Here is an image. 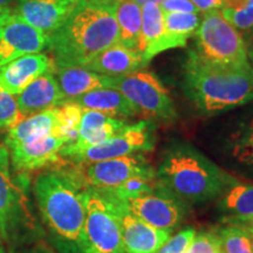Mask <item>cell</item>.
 <instances>
[{
	"mask_svg": "<svg viewBox=\"0 0 253 253\" xmlns=\"http://www.w3.org/2000/svg\"><path fill=\"white\" fill-rule=\"evenodd\" d=\"M55 62L43 53L20 56L0 67V86L12 95L21 93L41 75L54 73Z\"/></svg>",
	"mask_w": 253,
	"mask_h": 253,
	"instance_id": "18",
	"label": "cell"
},
{
	"mask_svg": "<svg viewBox=\"0 0 253 253\" xmlns=\"http://www.w3.org/2000/svg\"><path fill=\"white\" fill-rule=\"evenodd\" d=\"M119 40L114 0H82L49 36L55 66H82Z\"/></svg>",
	"mask_w": 253,
	"mask_h": 253,
	"instance_id": "2",
	"label": "cell"
},
{
	"mask_svg": "<svg viewBox=\"0 0 253 253\" xmlns=\"http://www.w3.org/2000/svg\"><path fill=\"white\" fill-rule=\"evenodd\" d=\"M109 88L119 90L140 115L147 119L173 121L177 113L175 103L160 78L147 69L109 79Z\"/></svg>",
	"mask_w": 253,
	"mask_h": 253,
	"instance_id": "8",
	"label": "cell"
},
{
	"mask_svg": "<svg viewBox=\"0 0 253 253\" xmlns=\"http://www.w3.org/2000/svg\"><path fill=\"white\" fill-rule=\"evenodd\" d=\"M218 253H224V252H223V251H221V249H220V250H219V252H218Z\"/></svg>",
	"mask_w": 253,
	"mask_h": 253,
	"instance_id": "45",
	"label": "cell"
},
{
	"mask_svg": "<svg viewBox=\"0 0 253 253\" xmlns=\"http://www.w3.org/2000/svg\"><path fill=\"white\" fill-rule=\"evenodd\" d=\"M245 40V46H246V53H248V59L250 65L253 68V30L249 33L243 34Z\"/></svg>",
	"mask_w": 253,
	"mask_h": 253,
	"instance_id": "38",
	"label": "cell"
},
{
	"mask_svg": "<svg viewBox=\"0 0 253 253\" xmlns=\"http://www.w3.org/2000/svg\"><path fill=\"white\" fill-rule=\"evenodd\" d=\"M114 9L119 27L118 42L141 52L142 7L131 0H114Z\"/></svg>",
	"mask_w": 253,
	"mask_h": 253,
	"instance_id": "25",
	"label": "cell"
},
{
	"mask_svg": "<svg viewBox=\"0 0 253 253\" xmlns=\"http://www.w3.org/2000/svg\"><path fill=\"white\" fill-rule=\"evenodd\" d=\"M14 97L19 109L26 118L59 106L65 101L53 73L43 74L32 81Z\"/></svg>",
	"mask_w": 253,
	"mask_h": 253,
	"instance_id": "20",
	"label": "cell"
},
{
	"mask_svg": "<svg viewBox=\"0 0 253 253\" xmlns=\"http://www.w3.org/2000/svg\"><path fill=\"white\" fill-rule=\"evenodd\" d=\"M121 202L134 216L140 218L141 220L156 229L168 231H172L182 223L186 216L188 207L162 188L157 181L153 191L135 198L123 199Z\"/></svg>",
	"mask_w": 253,
	"mask_h": 253,
	"instance_id": "12",
	"label": "cell"
},
{
	"mask_svg": "<svg viewBox=\"0 0 253 253\" xmlns=\"http://www.w3.org/2000/svg\"><path fill=\"white\" fill-rule=\"evenodd\" d=\"M82 110L84 109L79 104L72 101H63L61 104L56 106L59 118V128L56 134L65 141V145L74 143L78 140Z\"/></svg>",
	"mask_w": 253,
	"mask_h": 253,
	"instance_id": "28",
	"label": "cell"
},
{
	"mask_svg": "<svg viewBox=\"0 0 253 253\" xmlns=\"http://www.w3.org/2000/svg\"><path fill=\"white\" fill-rule=\"evenodd\" d=\"M11 1V0H0V6H4L7 5V2Z\"/></svg>",
	"mask_w": 253,
	"mask_h": 253,
	"instance_id": "43",
	"label": "cell"
},
{
	"mask_svg": "<svg viewBox=\"0 0 253 253\" xmlns=\"http://www.w3.org/2000/svg\"><path fill=\"white\" fill-rule=\"evenodd\" d=\"M230 120L220 132V168L242 182L253 183V102Z\"/></svg>",
	"mask_w": 253,
	"mask_h": 253,
	"instance_id": "9",
	"label": "cell"
},
{
	"mask_svg": "<svg viewBox=\"0 0 253 253\" xmlns=\"http://www.w3.org/2000/svg\"><path fill=\"white\" fill-rule=\"evenodd\" d=\"M221 249L218 232L203 231L195 235L185 253H218Z\"/></svg>",
	"mask_w": 253,
	"mask_h": 253,
	"instance_id": "33",
	"label": "cell"
},
{
	"mask_svg": "<svg viewBox=\"0 0 253 253\" xmlns=\"http://www.w3.org/2000/svg\"><path fill=\"white\" fill-rule=\"evenodd\" d=\"M156 181L183 203L202 204L219 199L237 181L212 160L188 143L173 144L163 154Z\"/></svg>",
	"mask_w": 253,
	"mask_h": 253,
	"instance_id": "4",
	"label": "cell"
},
{
	"mask_svg": "<svg viewBox=\"0 0 253 253\" xmlns=\"http://www.w3.org/2000/svg\"><path fill=\"white\" fill-rule=\"evenodd\" d=\"M224 253H252V237L242 227L227 224L218 231Z\"/></svg>",
	"mask_w": 253,
	"mask_h": 253,
	"instance_id": "30",
	"label": "cell"
},
{
	"mask_svg": "<svg viewBox=\"0 0 253 253\" xmlns=\"http://www.w3.org/2000/svg\"><path fill=\"white\" fill-rule=\"evenodd\" d=\"M163 12L173 13H201L190 0H163L160 4Z\"/></svg>",
	"mask_w": 253,
	"mask_h": 253,
	"instance_id": "35",
	"label": "cell"
},
{
	"mask_svg": "<svg viewBox=\"0 0 253 253\" xmlns=\"http://www.w3.org/2000/svg\"><path fill=\"white\" fill-rule=\"evenodd\" d=\"M49 37L12 12L0 30V67L48 48Z\"/></svg>",
	"mask_w": 253,
	"mask_h": 253,
	"instance_id": "13",
	"label": "cell"
},
{
	"mask_svg": "<svg viewBox=\"0 0 253 253\" xmlns=\"http://www.w3.org/2000/svg\"><path fill=\"white\" fill-rule=\"evenodd\" d=\"M190 1L196 6V8L202 14L214 11V9H220L223 6V0H190Z\"/></svg>",
	"mask_w": 253,
	"mask_h": 253,
	"instance_id": "36",
	"label": "cell"
},
{
	"mask_svg": "<svg viewBox=\"0 0 253 253\" xmlns=\"http://www.w3.org/2000/svg\"><path fill=\"white\" fill-rule=\"evenodd\" d=\"M12 253H52L48 249L43 248V246H36V248H31L28 250H20V251H15Z\"/></svg>",
	"mask_w": 253,
	"mask_h": 253,
	"instance_id": "40",
	"label": "cell"
},
{
	"mask_svg": "<svg viewBox=\"0 0 253 253\" xmlns=\"http://www.w3.org/2000/svg\"><path fill=\"white\" fill-rule=\"evenodd\" d=\"M80 169L84 184L99 190H114L132 177L156 178V170L141 153L84 164Z\"/></svg>",
	"mask_w": 253,
	"mask_h": 253,
	"instance_id": "11",
	"label": "cell"
},
{
	"mask_svg": "<svg viewBox=\"0 0 253 253\" xmlns=\"http://www.w3.org/2000/svg\"><path fill=\"white\" fill-rule=\"evenodd\" d=\"M12 13V8L8 7L7 5L0 6V30H1L2 25L5 24V21L7 20V18Z\"/></svg>",
	"mask_w": 253,
	"mask_h": 253,
	"instance_id": "39",
	"label": "cell"
},
{
	"mask_svg": "<svg viewBox=\"0 0 253 253\" xmlns=\"http://www.w3.org/2000/svg\"><path fill=\"white\" fill-rule=\"evenodd\" d=\"M226 224H231V225H237L242 227V229H244L246 232H248L249 235L253 238V216L226 220Z\"/></svg>",
	"mask_w": 253,
	"mask_h": 253,
	"instance_id": "37",
	"label": "cell"
},
{
	"mask_svg": "<svg viewBox=\"0 0 253 253\" xmlns=\"http://www.w3.org/2000/svg\"><path fill=\"white\" fill-rule=\"evenodd\" d=\"M40 172L34 197L50 239L59 253L84 252V181L80 167L59 164Z\"/></svg>",
	"mask_w": 253,
	"mask_h": 253,
	"instance_id": "1",
	"label": "cell"
},
{
	"mask_svg": "<svg viewBox=\"0 0 253 253\" xmlns=\"http://www.w3.org/2000/svg\"><path fill=\"white\" fill-rule=\"evenodd\" d=\"M252 253H253V238H252Z\"/></svg>",
	"mask_w": 253,
	"mask_h": 253,
	"instance_id": "44",
	"label": "cell"
},
{
	"mask_svg": "<svg viewBox=\"0 0 253 253\" xmlns=\"http://www.w3.org/2000/svg\"><path fill=\"white\" fill-rule=\"evenodd\" d=\"M195 235L196 231L191 227L179 231L177 235L169 237V239L155 253H185Z\"/></svg>",
	"mask_w": 253,
	"mask_h": 253,
	"instance_id": "34",
	"label": "cell"
},
{
	"mask_svg": "<svg viewBox=\"0 0 253 253\" xmlns=\"http://www.w3.org/2000/svg\"><path fill=\"white\" fill-rule=\"evenodd\" d=\"M58 128L59 118L56 107L27 116L17 126L8 129L7 135L5 137L6 148L38 140V138L45 137L47 135L56 134Z\"/></svg>",
	"mask_w": 253,
	"mask_h": 253,
	"instance_id": "23",
	"label": "cell"
},
{
	"mask_svg": "<svg viewBox=\"0 0 253 253\" xmlns=\"http://www.w3.org/2000/svg\"><path fill=\"white\" fill-rule=\"evenodd\" d=\"M26 116L19 109L14 95L0 86V129H9L17 126Z\"/></svg>",
	"mask_w": 253,
	"mask_h": 253,
	"instance_id": "32",
	"label": "cell"
},
{
	"mask_svg": "<svg viewBox=\"0 0 253 253\" xmlns=\"http://www.w3.org/2000/svg\"><path fill=\"white\" fill-rule=\"evenodd\" d=\"M143 54L116 42L84 66L91 72L108 78H119L145 68Z\"/></svg>",
	"mask_w": 253,
	"mask_h": 253,
	"instance_id": "19",
	"label": "cell"
},
{
	"mask_svg": "<svg viewBox=\"0 0 253 253\" xmlns=\"http://www.w3.org/2000/svg\"><path fill=\"white\" fill-rule=\"evenodd\" d=\"M82 0H17L12 12L33 27L50 36Z\"/></svg>",
	"mask_w": 253,
	"mask_h": 253,
	"instance_id": "16",
	"label": "cell"
},
{
	"mask_svg": "<svg viewBox=\"0 0 253 253\" xmlns=\"http://www.w3.org/2000/svg\"><path fill=\"white\" fill-rule=\"evenodd\" d=\"M0 253H6L4 248V240H2L1 236H0Z\"/></svg>",
	"mask_w": 253,
	"mask_h": 253,
	"instance_id": "42",
	"label": "cell"
},
{
	"mask_svg": "<svg viewBox=\"0 0 253 253\" xmlns=\"http://www.w3.org/2000/svg\"><path fill=\"white\" fill-rule=\"evenodd\" d=\"M104 194L112 199L115 207L126 253H155L169 239L171 231L160 230L149 225L134 216L121 201L107 192Z\"/></svg>",
	"mask_w": 253,
	"mask_h": 253,
	"instance_id": "14",
	"label": "cell"
},
{
	"mask_svg": "<svg viewBox=\"0 0 253 253\" xmlns=\"http://www.w3.org/2000/svg\"><path fill=\"white\" fill-rule=\"evenodd\" d=\"M194 39L192 49L207 61L236 67L250 65L244 37L219 9L202 15Z\"/></svg>",
	"mask_w": 253,
	"mask_h": 253,
	"instance_id": "6",
	"label": "cell"
},
{
	"mask_svg": "<svg viewBox=\"0 0 253 253\" xmlns=\"http://www.w3.org/2000/svg\"><path fill=\"white\" fill-rule=\"evenodd\" d=\"M219 11L242 34L253 30V0H223Z\"/></svg>",
	"mask_w": 253,
	"mask_h": 253,
	"instance_id": "29",
	"label": "cell"
},
{
	"mask_svg": "<svg viewBox=\"0 0 253 253\" xmlns=\"http://www.w3.org/2000/svg\"><path fill=\"white\" fill-rule=\"evenodd\" d=\"M55 80L65 101L88 93V91L109 87L108 77L97 74L82 66H55Z\"/></svg>",
	"mask_w": 253,
	"mask_h": 253,
	"instance_id": "21",
	"label": "cell"
},
{
	"mask_svg": "<svg viewBox=\"0 0 253 253\" xmlns=\"http://www.w3.org/2000/svg\"><path fill=\"white\" fill-rule=\"evenodd\" d=\"M182 87L198 112L217 115L253 102V68L218 65L190 49L183 66Z\"/></svg>",
	"mask_w": 253,
	"mask_h": 253,
	"instance_id": "3",
	"label": "cell"
},
{
	"mask_svg": "<svg viewBox=\"0 0 253 253\" xmlns=\"http://www.w3.org/2000/svg\"><path fill=\"white\" fill-rule=\"evenodd\" d=\"M164 36V12L155 2L142 6L141 52L145 62L149 63L160 54V45Z\"/></svg>",
	"mask_w": 253,
	"mask_h": 253,
	"instance_id": "26",
	"label": "cell"
},
{
	"mask_svg": "<svg viewBox=\"0 0 253 253\" xmlns=\"http://www.w3.org/2000/svg\"><path fill=\"white\" fill-rule=\"evenodd\" d=\"M156 186V178H149V177H132V178L126 181L119 188L114 190H102L108 192L113 197L118 199L135 198L141 195H145L153 191Z\"/></svg>",
	"mask_w": 253,
	"mask_h": 253,
	"instance_id": "31",
	"label": "cell"
},
{
	"mask_svg": "<svg viewBox=\"0 0 253 253\" xmlns=\"http://www.w3.org/2000/svg\"><path fill=\"white\" fill-rule=\"evenodd\" d=\"M63 145L65 141L56 134H52L26 143L12 145L7 149L14 171L28 173L60 162V150Z\"/></svg>",
	"mask_w": 253,
	"mask_h": 253,
	"instance_id": "15",
	"label": "cell"
},
{
	"mask_svg": "<svg viewBox=\"0 0 253 253\" xmlns=\"http://www.w3.org/2000/svg\"><path fill=\"white\" fill-rule=\"evenodd\" d=\"M9 164L8 149L0 145V236L7 244H20L36 239L40 227L27 197L28 173L12 178Z\"/></svg>",
	"mask_w": 253,
	"mask_h": 253,
	"instance_id": "5",
	"label": "cell"
},
{
	"mask_svg": "<svg viewBox=\"0 0 253 253\" xmlns=\"http://www.w3.org/2000/svg\"><path fill=\"white\" fill-rule=\"evenodd\" d=\"M224 220L253 216V183L237 181L217 204Z\"/></svg>",
	"mask_w": 253,
	"mask_h": 253,
	"instance_id": "27",
	"label": "cell"
},
{
	"mask_svg": "<svg viewBox=\"0 0 253 253\" xmlns=\"http://www.w3.org/2000/svg\"><path fill=\"white\" fill-rule=\"evenodd\" d=\"M202 13H173L164 12V36L160 45V53L184 47L197 31Z\"/></svg>",
	"mask_w": 253,
	"mask_h": 253,
	"instance_id": "24",
	"label": "cell"
},
{
	"mask_svg": "<svg viewBox=\"0 0 253 253\" xmlns=\"http://www.w3.org/2000/svg\"><path fill=\"white\" fill-rule=\"evenodd\" d=\"M155 126L150 121L145 120L134 125H128L119 134L72 155L67 161L78 166H84L126 155L151 151L155 148Z\"/></svg>",
	"mask_w": 253,
	"mask_h": 253,
	"instance_id": "10",
	"label": "cell"
},
{
	"mask_svg": "<svg viewBox=\"0 0 253 253\" xmlns=\"http://www.w3.org/2000/svg\"><path fill=\"white\" fill-rule=\"evenodd\" d=\"M72 102L79 104L82 109L96 110L114 118L128 119L140 115L137 109L114 88H99L75 97Z\"/></svg>",
	"mask_w": 253,
	"mask_h": 253,
	"instance_id": "22",
	"label": "cell"
},
{
	"mask_svg": "<svg viewBox=\"0 0 253 253\" xmlns=\"http://www.w3.org/2000/svg\"><path fill=\"white\" fill-rule=\"evenodd\" d=\"M128 125L125 119L114 118L96 110L84 109L79 126L78 140L74 143L63 145L60 150V157L67 160L72 155L119 134Z\"/></svg>",
	"mask_w": 253,
	"mask_h": 253,
	"instance_id": "17",
	"label": "cell"
},
{
	"mask_svg": "<svg viewBox=\"0 0 253 253\" xmlns=\"http://www.w3.org/2000/svg\"><path fill=\"white\" fill-rule=\"evenodd\" d=\"M131 1H134L135 4H137L138 6H141L142 7V6H143L144 4H148V2H155V4L160 5L163 0H131Z\"/></svg>",
	"mask_w": 253,
	"mask_h": 253,
	"instance_id": "41",
	"label": "cell"
},
{
	"mask_svg": "<svg viewBox=\"0 0 253 253\" xmlns=\"http://www.w3.org/2000/svg\"><path fill=\"white\" fill-rule=\"evenodd\" d=\"M84 252L126 253L112 199L99 189L84 186Z\"/></svg>",
	"mask_w": 253,
	"mask_h": 253,
	"instance_id": "7",
	"label": "cell"
}]
</instances>
